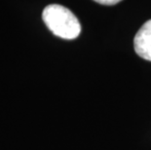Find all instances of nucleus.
Wrapping results in <instances>:
<instances>
[{
  "label": "nucleus",
  "mask_w": 151,
  "mask_h": 150,
  "mask_svg": "<svg viewBox=\"0 0 151 150\" xmlns=\"http://www.w3.org/2000/svg\"><path fill=\"white\" fill-rule=\"evenodd\" d=\"M42 18L47 27L63 39H75L81 32V24L75 15L66 7L52 4L44 9Z\"/></svg>",
  "instance_id": "f257e3e1"
},
{
  "label": "nucleus",
  "mask_w": 151,
  "mask_h": 150,
  "mask_svg": "<svg viewBox=\"0 0 151 150\" xmlns=\"http://www.w3.org/2000/svg\"><path fill=\"white\" fill-rule=\"evenodd\" d=\"M134 51L140 58L151 62V20L139 28L134 39Z\"/></svg>",
  "instance_id": "f03ea898"
},
{
  "label": "nucleus",
  "mask_w": 151,
  "mask_h": 150,
  "mask_svg": "<svg viewBox=\"0 0 151 150\" xmlns=\"http://www.w3.org/2000/svg\"><path fill=\"white\" fill-rule=\"evenodd\" d=\"M94 1L102 5H115L121 1V0H94Z\"/></svg>",
  "instance_id": "7ed1b4c3"
}]
</instances>
